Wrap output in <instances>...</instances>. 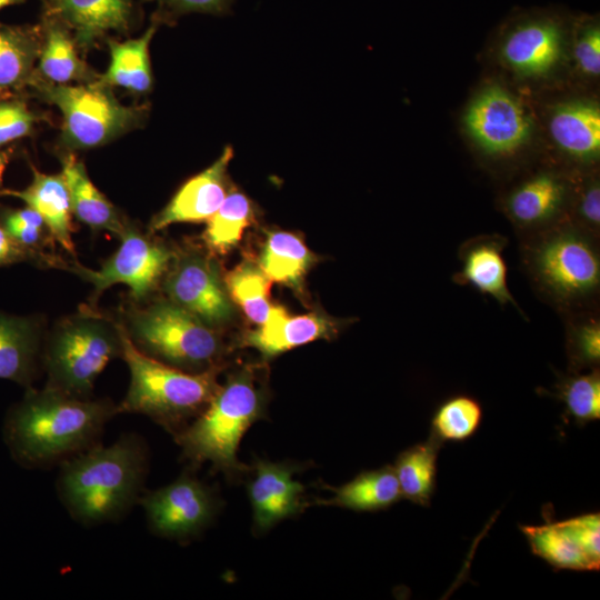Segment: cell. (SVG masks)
Wrapping results in <instances>:
<instances>
[{
	"label": "cell",
	"instance_id": "cell-6",
	"mask_svg": "<svg viewBox=\"0 0 600 600\" xmlns=\"http://www.w3.org/2000/svg\"><path fill=\"white\" fill-rule=\"evenodd\" d=\"M121 354V326L93 312L69 317L53 330L42 353L46 387L91 398L99 374Z\"/></svg>",
	"mask_w": 600,
	"mask_h": 600
},
{
	"label": "cell",
	"instance_id": "cell-1",
	"mask_svg": "<svg viewBox=\"0 0 600 600\" xmlns=\"http://www.w3.org/2000/svg\"><path fill=\"white\" fill-rule=\"evenodd\" d=\"M118 414L110 399H81L46 387L27 388L3 422L11 458L28 470H47L98 446Z\"/></svg>",
	"mask_w": 600,
	"mask_h": 600
},
{
	"label": "cell",
	"instance_id": "cell-8",
	"mask_svg": "<svg viewBox=\"0 0 600 600\" xmlns=\"http://www.w3.org/2000/svg\"><path fill=\"white\" fill-rule=\"evenodd\" d=\"M29 84L61 110L63 141L71 148L101 146L128 130L139 118L137 109L120 104L101 83L56 84L33 73Z\"/></svg>",
	"mask_w": 600,
	"mask_h": 600
},
{
	"label": "cell",
	"instance_id": "cell-38",
	"mask_svg": "<svg viewBox=\"0 0 600 600\" xmlns=\"http://www.w3.org/2000/svg\"><path fill=\"white\" fill-rule=\"evenodd\" d=\"M0 224L12 240L24 249L38 247L47 228L42 217L30 207L3 211Z\"/></svg>",
	"mask_w": 600,
	"mask_h": 600
},
{
	"label": "cell",
	"instance_id": "cell-30",
	"mask_svg": "<svg viewBox=\"0 0 600 600\" xmlns=\"http://www.w3.org/2000/svg\"><path fill=\"white\" fill-rule=\"evenodd\" d=\"M39 53V76L56 84L87 80L88 69L77 56L73 40L61 21L51 18L43 29Z\"/></svg>",
	"mask_w": 600,
	"mask_h": 600
},
{
	"label": "cell",
	"instance_id": "cell-3",
	"mask_svg": "<svg viewBox=\"0 0 600 600\" xmlns=\"http://www.w3.org/2000/svg\"><path fill=\"white\" fill-rule=\"evenodd\" d=\"M534 293L561 317L599 308L600 238L567 220L519 239Z\"/></svg>",
	"mask_w": 600,
	"mask_h": 600
},
{
	"label": "cell",
	"instance_id": "cell-22",
	"mask_svg": "<svg viewBox=\"0 0 600 600\" xmlns=\"http://www.w3.org/2000/svg\"><path fill=\"white\" fill-rule=\"evenodd\" d=\"M61 174L68 188L71 212L78 220L92 229L107 230L120 237L128 223L91 182L84 164L73 154H66Z\"/></svg>",
	"mask_w": 600,
	"mask_h": 600
},
{
	"label": "cell",
	"instance_id": "cell-27",
	"mask_svg": "<svg viewBox=\"0 0 600 600\" xmlns=\"http://www.w3.org/2000/svg\"><path fill=\"white\" fill-rule=\"evenodd\" d=\"M156 30L157 21H153L138 39L109 41L111 62L99 83L119 86L136 93L149 91L152 84L149 43Z\"/></svg>",
	"mask_w": 600,
	"mask_h": 600
},
{
	"label": "cell",
	"instance_id": "cell-18",
	"mask_svg": "<svg viewBox=\"0 0 600 600\" xmlns=\"http://www.w3.org/2000/svg\"><path fill=\"white\" fill-rule=\"evenodd\" d=\"M548 129L558 149L578 164L594 163L600 153V109L593 101L576 99L556 104Z\"/></svg>",
	"mask_w": 600,
	"mask_h": 600
},
{
	"label": "cell",
	"instance_id": "cell-39",
	"mask_svg": "<svg viewBox=\"0 0 600 600\" xmlns=\"http://www.w3.org/2000/svg\"><path fill=\"white\" fill-rule=\"evenodd\" d=\"M36 117L20 100L0 101V147L30 134Z\"/></svg>",
	"mask_w": 600,
	"mask_h": 600
},
{
	"label": "cell",
	"instance_id": "cell-41",
	"mask_svg": "<svg viewBox=\"0 0 600 600\" xmlns=\"http://www.w3.org/2000/svg\"><path fill=\"white\" fill-rule=\"evenodd\" d=\"M176 12L222 13L232 0H158Z\"/></svg>",
	"mask_w": 600,
	"mask_h": 600
},
{
	"label": "cell",
	"instance_id": "cell-4",
	"mask_svg": "<svg viewBox=\"0 0 600 600\" xmlns=\"http://www.w3.org/2000/svg\"><path fill=\"white\" fill-rule=\"evenodd\" d=\"M122 354L130 383L119 413L144 414L173 436L197 418L219 389L216 371L186 372L159 361L137 348L121 327Z\"/></svg>",
	"mask_w": 600,
	"mask_h": 600
},
{
	"label": "cell",
	"instance_id": "cell-44",
	"mask_svg": "<svg viewBox=\"0 0 600 600\" xmlns=\"http://www.w3.org/2000/svg\"><path fill=\"white\" fill-rule=\"evenodd\" d=\"M22 1H24V0H0V10L8 7V6L20 3Z\"/></svg>",
	"mask_w": 600,
	"mask_h": 600
},
{
	"label": "cell",
	"instance_id": "cell-7",
	"mask_svg": "<svg viewBox=\"0 0 600 600\" xmlns=\"http://www.w3.org/2000/svg\"><path fill=\"white\" fill-rule=\"evenodd\" d=\"M127 332L142 352L181 370L204 371L220 352L217 334L172 301L133 310Z\"/></svg>",
	"mask_w": 600,
	"mask_h": 600
},
{
	"label": "cell",
	"instance_id": "cell-32",
	"mask_svg": "<svg viewBox=\"0 0 600 600\" xmlns=\"http://www.w3.org/2000/svg\"><path fill=\"white\" fill-rule=\"evenodd\" d=\"M564 322L566 354L569 372H582L600 366L599 308L561 317Z\"/></svg>",
	"mask_w": 600,
	"mask_h": 600
},
{
	"label": "cell",
	"instance_id": "cell-34",
	"mask_svg": "<svg viewBox=\"0 0 600 600\" xmlns=\"http://www.w3.org/2000/svg\"><path fill=\"white\" fill-rule=\"evenodd\" d=\"M252 217L253 209L248 197L242 192L231 191L209 219L204 232L207 244L217 252H228L239 242Z\"/></svg>",
	"mask_w": 600,
	"mask_h": 600
},
{
	"label": "cell",
	"instance_id": "cell-17",
	"mask_svg": "<svg viewBox=\"0 0 600 600\" xmlns=\"http://www.w3.org/2000/svg\"><path fill=\"white\" fill-rule=\"evenodd\" d=\"M294 468L287 463L258 460L248 492L254 527L267 531L280 520L292 517L307 506L303 487L293 479Z\"/></svg>",
	"mask_w": 600,
	"mask_h": 600
},
{
	"label": "cell",
	"instance_id": "cell-21",
	"mask_svg": "<svg viewBox=\"0 0 600 600\" xmlns=\"http://www.w3.org/2000/svg\"><path fill=\"white\" fill-rule=\"evenodd\" d=\"M33 170L32 182L23 190H1V196L21 199L43 219L52 238L71 256L76 248L71 232V204L62 174H44Z\"/></svg>",
	"mask_w": 600,
	"mask_h": 600
},
{
	"label": "cell",
	"instance_id": "cell-5",
	"mask_svg": "<svg viewBox=\"0 0 600 600\" xmlns=\"http://www.w3.org/2000/svg\"><path fill=\"white\" fill-rule=\"evenodd\" d=\"M264 396L248 369L232 376L204 410L178 433L174 440L192 466L211 462L213 468L234 477L246 468L237 460L243 433L262 418Z\"/></svg>",
	"mask_w": 600,
	"mask_h": 600
},
{
	"label": "cell",
	"instance_id": "cell-15",
	"mask_svg": "<svg viewBox=\"0 0 600 600\" xmlns=\"http://www.w3.org/2000/svg\"><path fill=\"white\" fill-rule=\"evenodd\" d=\"M507 244L508 239L499 233L467 239L459 248L461 268L452 276V281L491 297L501 307L512 306L528 320L508 287V268L503 258Z\"/></svg>",
	"mask_w": 600,
	"mask_h": 600
},
{
	"label": "cell",
	"instance_id": "cell-36",
	"mask_svg": "<svg viewBox=\"0 0 600 600\" xmlns=\"http://www.w3.org/2000/svg\"><path fill=\"white\" fill-rule=\"evenodd\" d=\"M572 57L578 71L588 78L600 73V26L596 17H581L573 27Z\"/></svg>",
	"mask_w": 600,
	"mask_h": 600
},
{
	"label": "cell",
	"instance_id": "cell-33",
	"mask_svg": "<svg viewBox=\"0 0 600 600\" xmlns=\"http://www.w3.org/2000/svg\"><path fill=\"white\" fill-rule=\"evenodd\" d=\"M482 417V406L474 397L463 393L451 396L436 408L430 434L442 443L466 441L478 431Z\"/></svg>",
	"mask_w": 600,
	"mask_h": 600
},
{
	"label": "cell",
	"instance_id": "cell-40",
	"mask_svg": "<svg viewBox=\"0 0 600 600\" xmlns=\"http://www.w3.org/2000/svg\"><path fill=\"white\" fill-rule=\"evenodd\" d=\"M562 522L583 551L600 563V513L588 512Z\"/></svg>",
	"mask_w": 600,
	"mask_h": 600
},
{
	"label": "cell",
	"instance_id": "cell-19",
	"mask_svg": "<svg viewBox=\"0 0 600 600\" xmlns=\"http://www.w3.org/2000/svg\"><path fill=\"white\" fill-rule=\"evenodd\" d=\"M48 13L74 30L80 47H90L109 30L123 32L132 13V0H46Z\"/></svg>",
	"mask_w": 600,
	"mask_h": 600
},
{
	"label": "cell",
	"instance_id": "cell-28",
	"mask_svg": "<svg viewBox=\"0 0 600 600\" xmlns=\"http://www.w3.org/2000/svg\"><path fill=\"white\" fill-rule=\"evenodd\" d=\"M40 48L38 29L0 23V92L29 83Z\"/></svg>",
	"mask_w": 600,
	"mask_h": 600
},
{
	"label": "cell",
	"instance_id": "cell-42",
	"mask_svg": "<svg viewBox=\"0 0 600 600\" xmlns=\"http://www.w3.org/2000/svg\"><path fill=\"white\" fill-rule=\"evenodd\" d=\"M27 251L14 242L0 224V266L24 259Z\"/></svg>",
	"mask_w": 600,
	"mask_h": 600
},
{
	"label": "cell",
	"instance_id": "cell-14",
	"mask_svg": "<svg viewBox=\"0 0 600 600\" xmlns=\"http://www.w3.org/2000/svg\"><path fill=\"white\" fill-rule=\"evenodd\" d=\"M164 289L172 302L206 324L228 320L232 312L216 264L199 256L180 259L169 272Z\"/></svg>",
	"mask_w": 600,
	"mask_h": 600
},
{
	"label": "cell",
	"instance_id": "cell-29",
	"mask_svg": "<svg viewBox=\"0 0 600 600\" xmlns=\"http://www.w3.org/2000/svg\"><path fill=\"white\" fill-rule=\"evenodd\" d=\"M313 262V254L303 241L286 231L271 232L260 258V268L274 282L299 289Z\"/></svg>",
	"mask_w": 600,
	"mask_h": 600
},
{
	"label": "cell",
	"instance_id": "cell-2",
	"mask_svg": "<svg viewBox=\"0 0 600 600\" xmlns=\"http://www.w3.org/2000/svg\"><path fill=\"white\" fill-rule=\"evenodd\" d=\"M150 453L138 433H123L59 466L58 498L83 527L118 522L138 504L149 472Z\"/></svg>",
	"mask_w": 600,
	"mask_h": 600
},
{
	"label": "cell",
	"instance_id": "cell-13",
	"mask_svg": "<svg viewBox=\"0 0 600 600\" xmlns=\"http://www.w3.org/2000/svg\"><path fill=\"white\" fill-rule=\"evenodd\" d=\"M576 181L553 170H539L512 186L501 207L518 238L569 220Z\"/></svg>",
	"mask_w": 600,
	"mask_h": 600
},
{
	"label": "cell",
	"instance_id": "cell-25",
	"mask_svg": "<svg viewBox=\"0 0 600 600\" xmlns=\"http://www.w3.org/2000/svg\"><path fill=\"white\" fill-rule=\"evenodd\" d=\"M531 552L554 570L598 571L593 561L564 527L562 520H548L539 526H520Z\"/></svg>",
	"mask_w": 600,
	"mask_h": 600
},
{
	"label": "cell",
	"instance_id": "cell-24",
	"mask_svg": "<svg viewBox=\"0 0 600 600\" xmlns=\"http://www.w3.org/2000/svg\"><path fill=\"white\" fill-rule=\"evenodd\" d=\"M442 442L433 436L403 450L392 466L401 497L429 507L437 488L438 456Z\"/></svg>",
	"mask_w": 600,
	"mask_h": 600
},
{
	"label": "cell",
	"instance_id": "cell-20",
	"mask_svg": "<svg viewBox=\"0 0 600 600\" xmlns=\"http://www.w3.org/2000/svg\"><path fill=\"white\" fill-rule=\"evenodd\" d=\"M260 326L247 334L246 342L266 358L330 336L334 330V323L319 313L290 316L278 306H271L268 318Z\"/></svg>",
	"mask_w": 600,
	"mask_h": 600
},
{
	"label": "cell",
	"instance_id": "cell-35",
	"mask_svg": "<svg viewBox=\"0 0 600 600\" xmlns=\"http://www.w3.org/2000/svg\"><path fill=\"white\" fill-rule=\"evenodd\" d=\"M226 282L230 297L238 302L246 316L254 323L262 324L271 308V280L262 269L249 262L241 263L227 276Z\"/></svg>",
	"mask_w": 600,
	"mask_h": 600
},
{
	"label": "cell",
	"instance_id": "cell-10",
	"mask_svg": "<svg viewBox=\"0 0 600 600\" xmlns=\"http://www.w3.org/2000/svg\"><path fill=\"white\" fill-rule=\"evenodd\" d=\"M138 504L153 534L178 540L200 533L218 510V499L211 488L189 471L164 487L143 491Z\"/></svg>",
	"mask_w": 600,
	"mask_h": 600
},
{
	"label": "cell",
	"instance_id": "cell-43",
	"mask_svg": "<svg viewBox=\"0 0 600 600\" xmlns=\"http://www.w3.org/2000/svg\"><path fill=\"white\" fill-rule=\"evenodd\" d=\"M8 163V154L4 152H0V183L2 181V177L6 170Z\"/></svg>",
	"mask_w": 600,
	"mask_h": 600
},
{
	"label": "cell",
	"instance_id": "cell-16",
	"mask_svg": "<svg viewBox=\"0 0 600 600\" xmlns=\"http://www.w3.org/2000/svg\"><path fill=\"white\" fill-rule=\"evenodd\" d=\"M232 156L231 147H226L209 168L188 180L153 217L150 230L158 231L177 222L209 220L227 196V168Z\"/></svg>",
	"mask_w": 600,
	"mask_h": 600
},
{
	"label": "cell",
	"instance_id": "cell-11",
	"mask_svg": "<svg viewBox=\"0 0 600 600\" xmlns=\"http://www.w3.org/2000/svg\"><path fill=\"white\" fill-rule=\"evenodd\" d=\"M120 238V247L100 269L91 270L79 263L63 268L90 282L94 287L96 296L113 284L123 283L130 288L132 298L138 301L153 290L173 253L129 224Z\"/></svg>",
	"mask_w": 600,
	"mask_h": 600
},
{
	"label": "cell",
	"instance_id": "cell-12",
	"mask_svg": "<svg viewBox=\"0 0 600 600\" xmlns=\"http://www.w3.org/2000/svg\"><path fill=\"white\" fill-rule=\"evenodd\" d=\"M567 19L558 11L524 12L506 27L501 59L524 78L549 74L560 62L567 36Z\"/></svg>",
	"mask_w": 600,
	"mask_h": 600
},
{
	"label": "cell",
	"instance_id": "cell-9",
	"mask_svg": "<svg viewBox=\"0 0 600 600\" xmlns=\"http://www.w3.org/2000/svg\"><path fill=\"white\" fill-rule=\"evenodd\" d=\"M466 131L488 158L507 159L528 143L532 121L521 101L501 86L484 88L463 117Z\"/></svg>",
	"mask_w": 600,
	"mask_h": 600
},
{
	"label": "cell",
	"instance_id": "cell-31",
	"mask_svg": "<svg viewBox=\"0 0 600 600\" xmlns=\"http://www.w3.org/2000/svg\"><path fill=\"white\" fill-rule=\"evenodd\" d=\"M564 404L566 414L582 427L600 419V368L582 372L557 373L549 393Z\"/></svg>",
	"mask_w": 600,
	"mask_h": 600
},
{
	"label": "cell",
	"instance_id": "cell-26",
	"mask_svg": "<svg viewBox=\"0 0 600 600\" xmlns=\"http://www.w3.org/2000/svg\"><path fill=\"white\" fill-rule=\"evenodd\" d=\"M334 496L321 504L354 511H378L390 508L402 499L392 466L361 472L348 483L330 488Z\"/></svg>",
	"mask_w": 600,
	"mask_h": 600
},
{
	"label": "cell",
	"instance_id": "cell-23",
	"mask_svg": "<svg viewBox=\"0 0 600 600\" xmlns=\"http://www.w3.org/2000/svg\"><path fill=\"white\" fill-rule=\"evenodd\" d=\"M39 356L38 326L28 318L0 313V379L30 388Z\"/></svg>",
	"mask_w": 600,
	"mask_h": 600
},
{
	"label": "cell",
	"instance_id": "cell-37",
	"mask_svg": "<svg viewBox=\"0 0 600 600\" xmlns=\"http://www.w3.org/2000/svg\"><path fill=\"white\" fill-rule=\"evenodd\" d=\"M569 221L600 238V182L598 174L576 181Z\"/></svg>",
	"mask_w": 600,
	"mask_h": 600
}]
</instances>
